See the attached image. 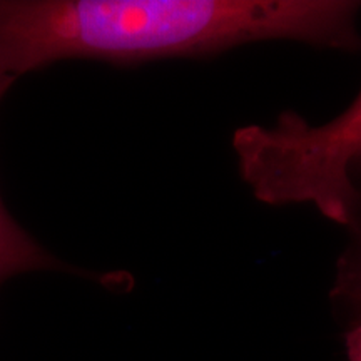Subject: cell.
Instances as JSON below:
<instances>
[{
  "instance_id": "cell-1",
  "label": "cell",
  "mask_w": 361,
  "mask_h": 361,
  "mask_svg": "<svg viewBox=\"0 0 361 361\" xmlns=\"http://www.w3.org/2000/svg\"><path fill=\"white\" fill-rule=\"evenodd\" d=\"M350 0H0V74L69 59L137 64L256 40L361 47Z\"/></svg>"
},
{
  "instance_id": "cell-4",
  "label": "cell",
  "mask_w": 361,
  "mask_h": 361,
  "mask_svg": "<svg viewBox=\"0 0 361 361\" xmlns=\"http://www.w3.org/2000/svg\"><path fill=\"white\" fill-rule=\"evenodd\" d=\"M351 226L360 231V241L355 250H350L340 261L336 293H340L343 298H348L353 305L355 319L346 335V346L351 361H361V223H353Z\"/></svg>"
},
{
  "instance_id": "cell-3",
  "label": "cell",
  "mask_w": 361,
  "mask_h": 361,
  "mask_svg": "<svg viewBox=\"0 0 361 361\" xmlns=\"http://www.w3.org/2000/svg\"><path fill=\"white\" fill-rule=\"evenodd\" d=\"M13 82L0 74V101ZM54 268H61V263L13 221L0 197V284L25 271Z\"/></svg>"
},
{
  "instance_id": "cell-5",
  "label": "cell",
  "mask_w": 361,
  "mask_h": 361,
  "mask_svg": "<svg viewBox=\"0 0 361 361\" xmlns=\"http://www.w3.org/2000/svg\"><path fill=\"white\" fill-rule=\"evenodd\" d=\"M355 168H356V169H358V171H360V173H361V157H360V159H358V161H356V162H355V164H353V168H351V171H353Z\"/></svg>"
},
{
  "instance_id": "cell-2",
  "label": "cell",
  "mask_w": 361,
  "mask_h": 361,
  "mask_svg": "<svg viewBox=\"0 0 361 361\" xmlns=\"http://www.w3.org/2000/svg\"><path fill=\"white\" fill-rule=\"evenodd\" d=\"M233 149L241 178L264 204H310L343 226L358 216L361 197L351 168L361 157V92L323 126L284 112L273 128L238 129Z\"/></svg>"
}]
</instances>
